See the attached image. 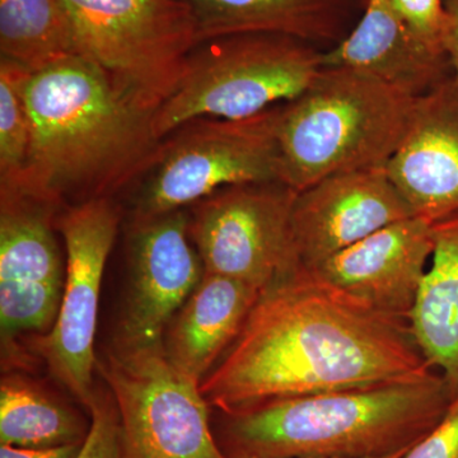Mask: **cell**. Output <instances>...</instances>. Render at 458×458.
I'll return each instance as SVG.
<instances>
[{"instance_id":"obj_7","label":"cell","mask_w":458,"mask_h":458,"mask_svg":"<svg viewBox=\"0 0 458 458\" xmlns=\"http://www.w3.org/2000/svg\"><path fill=\"white\" fill-rule=\"evenodd\" d=\"M283 104L243 119L201 117L162 140L144 174L135 218H150L198 203L225 186L280 181Z\"/></svg>"},{"instance_id":"obj_9","label":"cell","mask_w":458,"mask_h":458,"mask_svg":"<svg viewBox=\"0 0 458 458\" xmlns=\"http://www.w3.org/2000/svg\"><path fill=\"white\" fill-rule=\"evenodd\" d=\"M298 191L279 180L225 186L198 201L190 221L205 274L262 289L298 269L292 212Z\"/></svg>"},{"instance_id":"obj_18","label":"cell","mask_w":458,"mask_h":458,"mask_svg":"<svg viewBox=\"0 0 458 458\" xmlns=\"http://www.w3.org/2000/svg\"><path fill=\"white\" fill-rule=\"evenodd\" d=\"M260 289L205 274L165 334L168 360L200 384L234 342Z\"/></svg>"},{"instance_id":"obj_20","label":"cell","mask_w":458,"mask_h":458,"mask_svg":"<svg viewBox=\"0 0 458 458\" xmlns=\"http://www.w3.org/2000/svg\"><path fill=\"white\" fill-rule=\"evenodd\" d=\"M77 55L63 0H0V59L32 74Z\"/></svg>"},{"instance_id":"obj_11","label":"cell","mask_w":458,"mask_h":458,"mask_svg":"<svg viewBox=\"0 0 458 458\" xmlns=\"http://www.w3.org/2000/svg\"><path fill=\"white\" fill-rule=\"evenodd\" d=\"M182 209L135 218L131 238V282L114 345H164L165 330L204 276L199 252L189 242Z\"/></svg>"},{"instance_id":"obj_13","label":"cell","mask_w":458,"mask_h":458,"mask_svg":"<svg viewBox=\"0 0 458 458\" xmlns=\"http://www.w3.org/2000/svg\"><path fill=\"white\" fill-rule=\"evenodd\" d=\"M0 319L3 340L55 324L64 282L51 214L20 194H0Z\"/></svg>"},{"instance_id":"obj_24","label":"cell","mask_w":458,"mask_h":458,"mask_svg":"<svg viewBox=\"0 0 458 458\" xmlns=\"http://www.w3.org/2000/svg\"><path fill=\"white\" fill-rule=\"evenodd\" d=\"M89 409L92 420L77 458H123L122 427L114 403L96 394Z\"/></svg>"},{"instance_id":"obj_22","label":"cell","mask_w":458,"mask_h":458,"mask_svg":"<svg viewBox=\"0 0 458 458\" xmlns=\"http://www.w3.org/2000/svg\"><path fill=\"white\" fill-rule=\"evenodd\" d=\"M30 74L0 59V192L16 191L25 171L31 122L23 89Z\"/></svg>"},{"instance_id":"obj_14","label":"cell","mask_w":458,"mask_h":458,"mask_svg":"<svg viewBox=\"0 0 458 458\" xmlns=\"http://www.w3.org/2000/svg\"><path fill=\"white\" fill-rule=\"evenodd\" d=\"M433 225L417 216L393 223L306 271L373 311L409 322L432 259Z\"/></svg>"},{"instance_id":"obj_6","label":"cell","mask_w":458,"mask_h":458,"mask_svg":"<svg viewBox=\"0 0 458 458\" xmlns=\"http://www.w3.org/2000/svg\"><path fill=\"white\" fill-rule=\"evenodd\" d=\"M80 55L156 113L177 87L198 27L185 0H63Z\"/></svg>"},{"instance_id":"obj_12","label":"cell","mask_w":458,"mask_h":458,"mask_svg":"<svg viewBox=\"0 0 458 458\" xmlns=\"http://www.w3.org/2000/svg\"><path fill=\"white\" fill-rule=\"evenodd\" d=\"M415 216L386 167L340 172L298 192L292 238L298 269L311 270L378 229Z\"/></svg>"},{"instance_id":"obj_26","label":"cell","mask_w":458,"mask_h":458,"mask_svg":"<svg viewBox=\"0 0 458 458\" xmlns=\"http://www.w3.org/2000/svg\"><path fill=\"white\" fill-rule=\"evenodd\" d=\"M83 442L40 450L0 445V458H77Z\"/></svg>"},{"instance_id":"obj_16","label":"cell","mask_w":458,"mask_h":458,"mask_svg":"<svg viewBox=\"0 0 458 458\" xmlns=\"http://www.w3.org/2000/svg\"><path fill=\"white\" fill-rule=\"evenodd\" d=\"M322 62L358 69L414 98L454 75L447 54L419 40L388 0H369L351 35L334 49L324 51Z\"/></svg>"},{"instance_id":"obj_27","label":"cell","mask_w":458,"mask_h":458,"mask_svg":"<svg viewBox=\"0 0 458 458\" xmlns=\"http://www.w3.org/2000/svg\"><path fill=\"white\" fill-rule=\"evenodd\" d=\"M445 11L450 17V32H448L447 50L452 71L458 80V0H443Z\"/></svg>"},{"instance_id":"obj_2","label":"cell","mask_w":458,"mask_h":458,"mask_svg":"<svg viewBox=\"0 0 458 458\" xmlns=\"http://www.w3.org/2000/svg\"><path fill=\"white\" fill-rule=\"evenodd\" d=\"M31 144L16 191L56 209L111 198L155 165L162 140L141 107L98 65L66 57L29 75ZM75 204V205H77Z\"/></svg>"},{"instance_id":"obj_5","label":"cell","mask_w":458,"mask_h":458,"mask_svg":"<svg viewBox=\"0 0 458 458\" xmlns=\"http://www.w3.org/2000/svg\"><path fill=\"white\" fill-rule=\"evenodd\" d=\"M322 56L316 45L284 33H237L201 42L153 114V131L164 140L192 120L243 119L291 101L324 66Z\"/></svg>"},{"instance_id":"obj_4","label":"cell","mask_w":458,"mask_h":458,"mask_svg":"<svg viewBox=\"0 0 458 458\" xmlns=\"http://www.w3.org/2000/svg\"><path fill=\"white\" fill-rule=\"evenodd\" d=\"M415 101L358 69L322 66L283 104L280 181L300 192L340 172L386 167L408 132Z\"/></svg>"},{"instance_id":"obj_15","label":"cell","mask_w":458,"mask_h":458,"mask_svg":"<svg viewBox=\"0 0 458 458\" xmlns=\"http://www.w3.org/2000/svg\"><path fill=\"white\" fill-rule=\"evenodd\" d=\"M386 171L415 216L436 223L458 214V80L415 101L408 132Z\"/></svg>"},{"instance_id":"obj_17","label":"cell","mask_w":458,"mask_h":458,"mask_svg":"<svg viewBox=\"0 0 458 458\" xmlns=\"http://www.w3.org/2000/svg\"><path fill=\"white\" fill-rule=\"evenodd\" d=\"M198 41L247 32L295 36L327 51L342 44L363 16L369 0H185Z\"/></svg>"},{"instance_id":"obj_21","label":"cell","mask_w":458,"mask_h":458,"mask_svg":"<svg viewBox=\"0 0 458 458\" xmlns=\"http://www.w3.org/2000/svg\"><path fill=\"white\" fill-rule=\"evenodd\" d=\"M83 429L72 410L20 376L0 385V443L17 448L59 447L82 443Z\"/></svg>"},{"instance_id":"obj_19","label":"cell","mask_w":458,"mask_h":458,"mask_svg":"<svg viewBox=\"0 0 458 458\" xmlns=\"http://www.w3.org/2000/svg\"><path fill=\"white\" fill-rule=\"evenodd\" d=\"M429 267L410 316V328L428 363L458 396V214L433 225Z\"/></svg>"},{"instance_id":"obj_25","label":"cell","mask_w":458,"mask_h":458,"mask_svg":"<svg viewBox=\"0 0 458 458\" xmlns=\"http://www.w3.org/2000/svg\"><path fill=\"white\" fill-rule=\"evenodd\" d=\"M403 458H458V396L452 401L438 426L412 445Z\"/></svg>"},{"instance_id":"obj_10","label":"cell","mask_w":458,"mask_h":458,"mask_svg":"<svg viewBox=\"0 0 458 458\" xmlns=\"http://www.w3.org/2000/svg\"><path fill=\"white\" fill-rule=\"evenodd\" d=\"M120 216L111 198L71 205L60 216L57 227L64 237L68 264L64 291L55 324L36 345L53 375L87 408L96 396L99 292Z\"/></svg>"},{"instance_id":"obj_23","label":"cell","mask_w":458,"mask_h":458,"mask_svg":"<svg viewBox=\"0 0 458 458\" xmlns=\"http://www.w3.org/2000/svg\"><path fill=\"white\" fill-rule=\"evenodd\" d=\"M403 25L430 49L447 54L450 17L443 0H388Z\"/></svg>"},{"instance_id":"obj_1","label":"cell","mask_w":458,"mask_h":458,"mask_svg":"<svg viewBox=\"0 0 458 458\" xmlns=\"http://www.w3.org/2000/svg\"><path fill=\"white\" fill-rule=\"evenodd\" d=\"M434 370L409 322L297 269L262 289L200 393L232 412L284 397L411 381Z\"/></svg>"},{"instance_id":"obj_8","label":"cell","mask_w":458,"mask_h":458,"mask_svg":"<svg viewBox=\"0 0 458 458\" xmlns=\"http://www.w3.org/2000/svg\"><path fill=\"white\" fill-rule=\"evenodd\" d=\"M98 369L114 394L123 458H231L216 445L200 384L164 345L108 349Z\"/></svg>"},{"instance_id":"obj_3","label":"cell","mask_w":458,"mask_h":458,"mask_svg":"<svg viewBox=\"0 0 458 458\" xmlns=\"http://www.w3.org/2000/svg\"><path fill=\"white\" fill-rule=\"evenodd\" d=\"M454 397L437 370L421 378L284 397L225 412L231 458H378L409 451Z\"/></svg>"},{"instance_id":"obj_28","label":"cell","mask_w":458,"mask_h":458,"mask_svg":"<svg viewBox=\"0 0 458 458\" xmlns=\"http://www.w3.org/2000/svg\"><path fill=\"white\" fill-rule=\"evenodd\" d=\"M406 452H408V451L401 452V454H393V456L378 457V458H403V454H405Z\"/></svg>"}]
</instances>
